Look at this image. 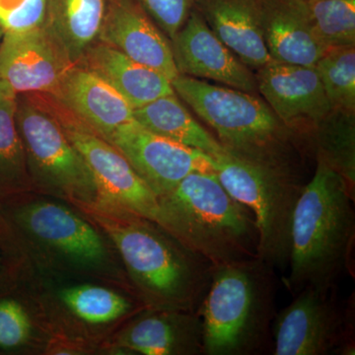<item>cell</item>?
Listing matches in <instances>:
<instances>
[{"label": "cell", "instance_id": "cell-1", "mask_svg": "<svg viewBox=\"0 0 355 355\" xmlns=\"http://www.w3.org/2000/svg\"><path fill=\"white\" fill-rule=\"evenodd\" d=\"M121 254L147 309L198 312L216 266L155 222L108 203L80 210Z\"/></svg>", "mask_w": 355, "mask_h": 355}, {"label": "cell", "instance_id": "cell-2", "mask_svg": "<svg viewBox=\"0 0 355 355\" xmlns=\"http://www.w3.org/2000/svg\"><path fill=\"white\" fill-rule=\"evenodd\" d=\"M294 210L286 288H336L352 270L355 238L354 189L323 158Z\"/></svg>", "mask_w": 355, "mask_h": 355}, {"label": "cell", "instance_id": "cell-3", "mask_svg": "<svg viewBox=\"0 0 355 355\" xmlns=\"http://www.w3.org/2000/svg\"><path fill=\"white\" fill-rule=\"evenodd\" d=\"M158 225L214 266L260 259L253 214L216 172L191 173L158 198Z\"/></svg>", "mask_w": 355, "mask_h": 355}, {"label": "cell", "instance_id": "cell-4", "mask_svg": "<svg viewBox=\"0 0 355 355\" xmlns=\"http://www.w3.org/2000/svg\"><path fill=\"white\" fill-rule=\"evenodd\" d=\"M171 83L178 97L216 132L226 153L299 173L304 149L260 96L182 74Z\"/></svg>", "mask_w": 355, "mask_h": 355}, {"label": "cell", "instance_id": "cell-5", "mask_svg": "<svg viewBox=\"0 0 355 355\" xmlns=\"http://www.w3.org/2000/svg\"><path fill=\"white\" fill-rule=\"evenodd\" d=\"M275 268L261 259L216 266L200 306L205 355L272 352Z\"/></svg>", "mask_w": 355, "mask_h": 355}, {"label": "cell", "instance_id": "cell-6", "mask_svg": "<svg viewBox=\"0 0 355 355\" xmlns=\"http://www.w3.org/2000/svg\"><path fill=\"white\" fill-rule=\"evenodd\" d=\"M214 160L222 186L253 214L259 232V258L286 272L294 210L305 186L300 175L242 160L227 153Z\"/></svg>", "mask_w": 355, "mask_h": 355}, {"label": "cell", "instance_id": "cell-7", "mask_svg": "<svg viewBox=\"0 0 355 355\" xmlns=\"http://www.w3.org/2000/svg\"><path fill=\"white\" fill-rule=\"evenodd\" d=\"M15 121L35 193L81 210L101 202L83 156L36 94L16 95Z\"/></svg>", "mask_w": 355, "mask_h": 355}, {"label": "cell", "instance_id": "cell-8", "mask_svg": "<svg viewBox=\"0 0 355 355\" xmlns=\"http://www.w3.org/2000/svg\"><path fill=\"white\" fill-rule=\"evenodd\" d=\"M38 96L57 119L72 146L83 156L99 191L101 202L158 224V198L114 146L46 93Z\"/></svg>", "mask_w": 355, "mask_h": 355}, {"label": "cell", "instance_id": "cell-9", "mask_svg": "<svg viewBox=\"0 0 355 355\" xmlns=\"http://www.w3.org/2000/svg\"><path fill=\"white\" fill-rule=\"evenodd\" d=\"M336 288L306 287L275 315V355L354 354V319L336 301Z\"/></svg>", "mask_w": 355, "mask_h": 355}, {"label": "cell", "instance_id": "cell-10", "mask_svg": "<svg viewBox=\"0 0 355 355\" xmlns=\"http://www.w3.org/2000/svg\"><path fill=\"white\" fill-rule=\"evenodd\" d=\"M9 220L50 253L81 270H105L108 250L94 224L60 203L34 200L14 207Z\"/></svg>", "mask_w": 355, "mask_h": 355}, {"label": "cell", "instance_id": "cell-11", "mask_svg": "<svg viewBox=\"0 0 355 355\" xmlns=\"http://www.w3.org/2000/svg\"><path fill=\"white\" fill-rule=\"evenodd\" d=\"M125 158L140 179L160 198L196 172H214L211 156L159 137L135 120L105 137Z\"/></svg>", "mask_w": 355, "mask_h": 355}, {"label": "cell", "instance_id": "cell-12", "mask_svg": "<svg viewBox=\"0 0 355 355\" xmlns=\"http://www.w3.org/2000/svg\"><path fill=\"white\" fill-rule=\"evenodd\" d=\"M256 78L259 94L309 151L311 135L331 112L315 67L272 62Z\"/></svg>", "mask_w": 355, "mask_h": 355}, {"label": "cell", "instance_id": "cell-13", "mask_svg": "<svg viewBox=\"0 0 355 355\" xmlns=\"http://www.w3.org/2000/svg\"><path fill=\"white\" fill-rule=\"evenodd\" d=\"M71 65L44 25L6 32L0 42V79L15 95L51 92Z\"/></svg>", "mask_w": 355, "mask_h": 355}, {"label": "cell", "instance_id": "cell-14", "mask_svg": "<svg viewBox=\"0 0 355 355\" xmlns=\"http://www.w3.org/2000/svg\"><path fill=\"white\" fill-rule=\"evenodd\" d=\"M170 42L179 74L258 93L254 70L217 38L195 8Z\"/></svg>", "mask_w": 355, "mask_h": 355}, {"label": "cell", "instance_id": "cell-15", "mask_svg": "<svg viewBox=\"0 0 355 355\" xmlns=\"http://www.w3.org/2000/svg\"><path fill=\"white\" fill-rule=\"evenodd\" d=\"M98 42L157 70L171 81L179 76L171 42L133 0H112Z\"/></svg>", "mask_w": 355, "mask_h": 355}, {"label": "cell", "instance_id": "cell-16", "mask_svg": "<svg viewBox=\"0 0 355 355\" xmlns=\"http://www.w3.org/2000/svg\"><path fill=\"white\" fill-rule=\"evenodd\" d=\"M102 137L133 121V109L108 83L79 64L65 71L46 93Z\"/></svg>", "mask_w": 355, "mask_h": 355}, {"label": "cell", "instance_id": "cell-17", "mask_svg": "<svg viewBox=\"0 0 355 355\" xmlns=\"http://www.w3.org/2000/svg\"><path fill=\"white\" fill-rule=\"evenodd\" d=\"M116 347L144 355L203 354L200 312L147 309L121 331Z\"/></svg>", "mask_w": 355, "mask_h": 355}, {"label": "cell", "instance_id": "cell-18", "mask_svg": "<svg viewBox=\"0 0 355 355\" xmlns=\"http://www.w3.org/2000/svg\"><path fill=\"white\" fill-rule=\"evenodd\" d=\"M261 31L279 64L315 67L328 50L315 35L305 0H261Z\"/></svg>", "mask_w": 355, "mask_h": 355}, {"label": "cell", "instance_id": "cell-19", "mask_svg": "<svg viewBox=\"0 0 355 355\" xmlns=\"http://www.w3.org/2000/svg\"><path fill=\"white\" fill-rule=\"evenodd\" d=\"M193 8L248 67L258 70L272 62L261 31V0H195Z\"/></svg>", "mask_w": 355, "mask_h": 355}, {"label": "cell", "instance_id": "cell-20", "mask_svg": "<svg viewBox=\"0 0 355 355\" xmlns=\"http://www.w3.org/2000/svg\"><path fill=\"white\" fill-rule=\"evenodd\" d=\"M77 64L108 83L133 110L175 94L167 77L102 42L92 44Z\"/></svg>", "mask_w": 355, "mask_h": 355}, {"label": "cell", "instance_id": "cell-21", "mask_svg": "<svg viewBox=\"0 0 355 355\" xmlns=\"http://www.w3.org/2000/svg\"><path fill=\"white\" fill-rule=\"evenodd\" d=\"M112 0H46L43 25L72 64L97 43Z\"/></svg>", "mask_w": 355, "mask_h": 355}, {"label": "cell", "instance_id": "cell-22", "mask_svg": "<svg viewBox=\"0 0 355 355\" xmlns=\"http://www.w3.org/2000/svg\"><path fill=\"white\" fill-rule=\"evenodd\" d=\"M133 120L159 137L198 149L212 158L226 153L216 137L191 116L176 93L133 110Z\"/></svg>", "mask_w": 355, "mask_h": 355}, {"label": "cell", "instance_id": "cell-23", "mask_svg": "<svg viewBox=\"0 0 355 355\" xmlns=\"http://www.w3.org/2000/svg\"><path fill=\"white\" fill-rule=\"evenodd\" d=\"M16 95L0 98V198L32 193L27 161L15 121Z\"/></svg>", "mask_w": 355, "mask_h": 355}, {"label": "cell", "instance_id": "cell-24", "mask_svg": "<svg viewBox=\"0 0 355 355\" xmlns=\"http://www.w3.org/2000/svg\"><path fill=\"white\" fill-rule=\"evenodd\" d=\"M309 150L355 186V113L331 111L312 133Z\"/></svg>", "mask_w": 355, "mask_h": 355}, {"label": "cell", "instance_id": "cell-25", "mask_svg": "<svg viewBox=\"0 0 355 355\" xmlns=\"http://www.w3.org/2000/svg\"><path fill=\"white\" fill-rule=\"evenodd\" d=\"M315 69L331 111L355 113V46L328 49Z\"/></svg>", "mask_w": 355, "mask_h": 355}, {"label": "cell", "instance_id": "cell-26", "mask_svg": "<svg viewBox=\"0 0 355 355\" xmlns=\"http://www.w3.org/2000/svg\"><path fill=\"white\" fill-rule=\"evenodd\" d=\"M60 297L72 314L92 324L116 321L128 314L132 307L121 294L92 284L67 287L60 292Z\"/></svg>", "mask_w": 355, "mask_h": 355}, {"label": "cell", "instance_id": "cell-27", "mask_svg": "<svg viewBox=\"0 0 355 355\" xmlns=\"http://www.w3.org/2000/svg\"><path fill=\"white\" fill-rule=\"evenodd\" d=\"M311 24L327 49L355 46V0H305Z\"/></svg>", "mask_w": 355, "mask_h": 355}, {"label": "cell", "instance_id": "cell-28", "mask_svg": "<svg viewBox=\"0 0 355 355\" xmlns=\"http://www.w3.org/2000/svg\"><path fill=\"white\" fill-rule=\"evenodd\" d=\"M31 334V320L23 306L13 299H1L0 349H18L29 340Z\"/></svg>", "mask_w": 355, "mask_h": 355}, {"label": "cell", "instance_id": "cell-29", "mask_svg": "<svg viewBox=\"0 0 355 355\" xmlns=\"http://www.w3.org/2000/svg\"><path fill=\"white\" fill-rule=\"evenodd\" d=\"M171 41L193 10L195 0H133Z\"/></svg>", "mask_w": 355, "mask_h": 355}, {"label": "cell", "instance_id": "cell-30", "mask_svg": "<svg viewBox=\"0 0 355 355\" xmlns=\"http://www.w3.org/2000/svg\"><path fill=\"white\" fill-rule=\"evenodd\" d=\"M46 0H23L0 13V24L6 32H25L43 25Z\"/></svg>", "mask_w": 355, "mask_h": 355}, {"label": "cell", "instance_id": "cell-31", "mask_svg": "<svg viewBox=\"0 0 355 355\" xmlns=\"http://www.w3.org/2000/svg\"><path fill=\"white\" fill-rule=\"evenodd\" d=\"M15 229L0 205V250L12 253L17 249Z\"/></svg>", "mask_w": 355, "mask_h": 355}, {"label": "cell", "instance_id": "cell-32", "mask_svg": "<svg viewBox=\"0 0 355 355\" xmlns=\"http://www.w3.org/2000/svg\"><path fill=\"white\" fill-rule=\"evenodd\" d=\"M11 94H14L13 91L11 90L10 87H9L2 79H0V98Z\"/></svg>", "mask_w": 355, "mask_h": 355}, {"label": "cell", "instance_id": "cell-33", "mask_svg": "<svg viewBox=\"0 0 355 355\" xmlns=\"http://www.w3.org/2000/svg\"><path fill=\"white\" fill-rule=\"evenodd\" d=\"M4 33H6V31H4L3 27L0 24V42H1L2 38H3Z\"/></svg>", "mask_w": 355, "mask_h": 355}, {"label": "cell", "instance_id": "cell-34", "mask_svg": "<svg viewBox=\"0 0 355 355\" xmlns=\"http://www.w3.org/2000/svg\"><path fill=\"white\" fill-rule=\"evenodd\" d=\"M2 268V259L0 258V270H1Z\"/></svg>", "mask_w": 355, "mask_h": 355}]
</instances>
